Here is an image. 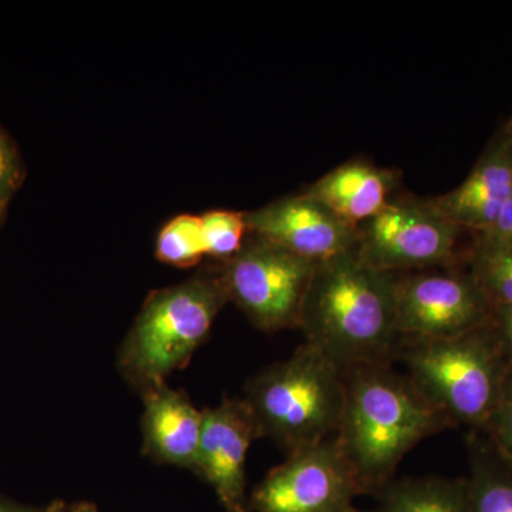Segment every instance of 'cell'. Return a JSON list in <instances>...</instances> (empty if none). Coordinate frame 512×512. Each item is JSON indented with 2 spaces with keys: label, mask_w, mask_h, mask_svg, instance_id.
Here are the masks:
<instances>
[{
  "label": "cell",
  "mask_w": 512,
  "mask_h": 512,
  "mask_svg": "<svg viewBox=\"0 0 512 512\" xmlns=\"http://www.w3.org/2000/svg\"><path fill=\"white\" fill-rule=\"evenodd\" d=\"M470 275L491 306L512 305V245L477 237L470 256Z\"/></svg>",
  "instance_id": "cell-17"
},
{
  "label": "cell",
  "mask_w": 512,
  "mask_h": 512,
  "mask_svg": "<svg viewBox=\"0 0 512 512\" xmlns=\"http://www.w3.org/2000/svg\"><path fill=\"white\" fill-rule=\"evenodd\" d=\"M201 217L180 215L168 222L157 239V258L175 268H191L204 258Z\"/></svg>",
  "instance_id": "cell-18"
},
{
  "label": "cell",
  "mask_w": 512,
  "mask_h": 512,
  "mask_svg": "<svg viewBox=\"0 0 512 512\" xmlns=\"http://www.w3.org/2000/svg\"><path fill=\"white\" fill-rule=\"evenodd\" d=\"M495 450L512 467V369H508L503 389L485 430Z\"/></svg>",
  "instance_id": "cell-20"
},
{
  "label": "cell",
  "mask_w": 512,
  "mask_h": 512,
  "mask_svg": "<svg viewBox=\"0 0 512 512\" xmlns=\"http://www.w3.org/2000/svg\"><path fill=\"white\" fill-rule=\"evenodd\" d=\"M205 255L227 262L241 251L248 232L244 212L210 211L201 217Z\"/></svg>",
  "instance_id": "cell-19"
},
{
  "label": "cell",
  "mask_w": 512,
  "mask_h": 512,
  "mask_svg": "<svg viewBox=\"0 0 512 512\" xmlns=\"http://www.w3.org/2000/svg\"><path fill=\"white\" fill-rule=\"evenodd\" d=\"M0 512H45V508L30 507L20 504L12 498L0 494Z\"/></svg>",
  "instance_id": "cell-24"
},
{
  "label": "cell",
  "mask_w": 512,
  "mask_h": 512,
  "mask_svg": "<svg viewBox=\"0 0 512 512\" xmlns=\"http://www.w3.org/2000/svg\"><path fill=\"white\" fill-rule=\"evenodd\" d=\"M6 207H8V204L0 202V221H2L3 215H5Z\"/></svg>",
  "instance_id": "cell-27"
},
{
  "label": "cell",
  "mask_w": 512,
  "mask_h": 512,
  "mask_svg": "<svg viewBox=\"0 0 512 512\" xmlns=\"http://www.w3.org/2000/svg\"><path fill=\"white\" fill-rule=\"evenodd\" d=\"M375 498L366 512H471L466 480L394 478Z\"/></svg>",
  "instance_id": "cell-15"
},
{
  "label": "cell",
  "mask_w": 512,
  "mask_h": 512,
  "mask_svg": "<svg viewBox=\"0 0 512 512\" xmlns=\"http://www.w3.org/2000/svg\"><path fill=\"white\" fill-rule=\"evenodd\" d=\"M66 510V504L62 500H55L45 508V512H66Z\"/></svg>",
  "instance_id": "cell-26"
},
{
  "label": "cell",
  "mask_w": 512,
  "mask_h": 512,
  "mask_svg": "<svg viewBox=\"0 0 512 512\" xmlns=\"http://www.w3.org/2000/svg\"><path fill=\"white\" fill-rule=\"evenodd\" d=\"M394 281L363 264L356 249L318 264L299 323L305 343L342 370L389 363L400 340Z\"/></svg>",
  "instance_id": "cell-2"
},
{
  "label": "cell",
  "mask_w": 512,
  "mask_h": 512,
  "mask_svg": "<svg viewBox=\"0 0 512 512\" xmlns=\"http://www.w3.org/2000/svg\"><path fill=\"white\" fill-rule=\"evenodd\" d=\"M225 303L215 269L151 292L119 350L121 376L140 394L167 383L210 336Z\"/></svg>",
  "instance_id": "cell-4"
},
{
  "label": "cell",
  "mask_w": 512,
  "mask_h": 512,
  "mask_svg": "<svg viewBox=\"0 0 512 512\" xmlns=\"http://www.w3.org/2000/svg\"><path fill=\"white\" fill-rule=\"evenodd\" d=\"M389 363L345 370V404L335 441L355 471L363 494L375 495L420 441L453 427Z\"/></svg>",
  "instance_id": "cell-1"
},
{
  "label": "cell",
  "mask_w": 512,
  "mask_h": 512,
  "mask_svg": "<svg viewBox=\"0 0 512 512\" xmlns=\"http://www.w3.org/2000/svg\"><path fill=\"white\" fill-rule=\"evenodd\" d=\"M490 326L505 362L512 369V305L495 306Z\"/></svg>",
  "instance_id": "cell-22"
},
{
  "label": "cell",
  "mask_w": 512,
  "mask_h": 512,
  "mask_svg": "<svg viewBox=\"0 0 512 512\" xmlns=\"http://www.w3.org/2000/svg\"><path fill=\"white\" fill-rule=\"evenodd\" d=\"M204 426L195 474L214 488L224 512H251L245 481L249 447L258 429L241 397L202 410Z\"/></svg>",
  "instance_id": "cell-11"
},
{
  "label": "cell",
  "mask_w": 512,
  "mask_h": 512,
  "mask_svg": "<svg viewBox=\"0 0 512 512\" xmlns=\"http://www.w3.org/2000/svg\"><path fill=\"white\" fill-rule=\"evenodd\" d=\"M460 231L433 201L400 198L360 225L356 255L363 264L386 274L451 268Z\"/></svg>",
  "instance_id": "cell-7"
},
{
  "label": "cell",
  "mask_w": 512,
  "mask_h": 512,
  "mask_svg": "<svg viewBox=\"0 0 512 512\" xmlns=\"http://www.w3.org/2000/svg\"><path fill=\"white\" fill-rule=\"evenodd\" d=\"M399 174L367 161H349L329 171L302 192L359 229L392 201Z\"/></svg>",
  "instance_id": "cell-14"
},
{
  "label": "cell",
  "mask_w": 512,
  "mask_h": 512,
  "mask_svg": "<svg viewBox=\"0 0 512 512\" xmlns=\"http://www.w3.org/2000/svg\"><path fill=\"white\" fill-rule=\"evenodd\" d=\"M241 399L259 439L289 454L335 437L345 404V370L303 343L289 359L252 376Z\"/></svg>",
  "instance_id": "cell-3"
},
{
  "label": "cell",
  "mask_w": 512,
  "mask_h": 512,
  "mask_svg": "<svg viewBox=\"0 0 512 512\" xmlns=\"http://www.w3.org/2000/svg\"><path fill=\"white\" fill-rule=\"evenodd\" d=\"M511 197L512 134L504 127L464 183L431 201L458 228L480 234L494 224Z\"/></svg>",
  "instance_id": "cell-12"
},
{
  "label": "cell",
  "mask_w": 512,
  "mask_h": 512,
  "mask_svg": "<svg viewBox=\"0 0 512 512\" xmlns=\"http://www.w3.org/2000/svg\"><path fill=\"white\" fill-rule=\"evenodd\" d=\"M470 476L466 478L471 512H512V467L490 440L471 436Z\"/></svg>",
  "instance_id": "cell-16"
},
{
  "label": "cell",
  "mask_w": 512,
  "mask_h": 512,
  "mask_svg": "<svg viewBox=\"0 0 512 512\" xmlns=\"http://www.w3.org/2000/svg\"><path fill=\"white\" fill-rule=\"evenodd\" d=\"M397 335L404 342L453 338L484 328L493 306L470 274L417 271L394 281Z\"/></svg>",
  "instance_id": "cell-8"
},
{
  "label": "cell",
  "mask_w": 512,
  "mask_h": 512,
  "mask_svg": "<svg viewBox=\"0 0 512 512\" xmlns=\"http://www.w3.org/2000/svg\"><path fill=\"white\" fill-rule=\"evenodd\" d=\"M505 128H507V130L512 134V120L507 124V126H505Z\"/></svg>",
  "instance_id": "cell-28"
},
{
  "label": "cell",
  "mask_w": 512,
  "mask_h": 512,
  "mask_svg": "<svg viewBox=\"0 0 512 512\" xmlns=\"http://www.w3.org/2000/svg\"><path fill=\"white\" fill-rule=\"evenodd\" d=\"M23 180L22 163L9 137L0 130V202L9 204Z\"/></svg>",
  "instance_id": "cell-21"
},
{
  "label": "cell",
  "mask_w": 512,
  "mask_h": 512,
  "mask_svg": "<svg viewBox=\"0 0 512 512\" xmlns=\"http://www.w3.org/2000/svg\"><path fill=\"white\" fill-rule=\"evenodd\" d=\"M363 495L335 437L299 448L269 471L249 498L251 512H357Z\"/></svg>",
  "instance_id": "cell-9"
},
{
  "label": "cell",
  "mask_w": 512,
  "mask_h": 512,
  "mask_svg": "<svg viewBox=\"0 0 512 512\" xmlns=\"http://www.w3.org/2000/svg\"><path fill=\"white\" fill-rule=\"evenodd\" d=\"M409 379L451 423L485 430L508 367L490 323L453 338L404 342Z\"/></svg>",
  "instance_id": "cell-5"
},
{
  "label": "cell",
  "mask_w": 512,
  "mask_h": 512,
  "mask_svg": "<svg viewBox=\"0 0 512 512\" xmlns=\"http://www.w3.org/2000/svg\"><path fill=\"white\" fill-rule=\"evenodd\" d=\"M144 402L143 454L154 463L185 468L195 473L204 414L183 390L167 383L141 394Z\"/></svg>",
  "instance_id": "cell-13"
},
{
  "label": "cell",
  "mask_w": 512,
  "mask_h": 512,
  "mask_svg": "<svg viewBox=\"0 0 512 512\" xmlns=\"http://www.w3.org/2000/svg\"><path fill=\"white\" fill-rule=\"evenodd\" d=\"M244 217L249 234L315 264L355 251L359 241V229L305 192L244 212Z\"/></svg>",
  "instance_id": "cell-10"
},
{
  "label": "cell",
  "mask_w": 512,
  "mask_h": 512,
  "mask_svg": "<svg viewBox=\"0 0 512 512\" xmlns=\"http://www.w3.org/2000/svg\"><path fill=\"white\" fill-rule=\"evenodd\" d=\"M318 264L252 235L234 258L215 269L228 302L264 332L299 329Z\"/></svg>",
  "instance_id": "cell-6"
},
{
  "label": "cell",
  "mask_w": 512,
  "mask_h": 512,
  "mask_svg": "<svg viewBox=\"0 0 512 512\" xmlns=\"http://www.w3.org/2000/svg\"><path fill=\"white\" fill-rule=\"evenodd\" d=\"M477 237L495 244L512 245V197L504 205L494 224L477 234Z\"/></svg>",
  "instance_id": "cell-23"
},
{
  "label": "cell",
  "mask_w": 512,
  "mask_h": 512,
  "mask_svg": "<svg viewBox=\"0 0 512 512\" xmlns=\"http://www.w3.org/2000/svg\"><path fill=\"white\" fill-rule=\"evenodd\" d=\"M69 512H99L96 505L89 503V501H82V503H74L69 508Z\"/></svg>",
  "instance_id": "cell-25"
}]
</instances>
